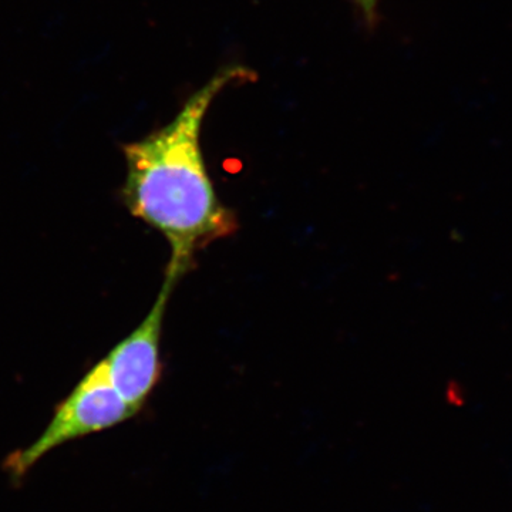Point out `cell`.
I'll return each mask as SVG.
<instances>
[{"label":"cell","mask_w":512,"mask_h":512,"mask_svg":"<svg viewBox=\"0 0 512 512\" xmlns=\"http://www.w3.org/2000/svg\"><path fill=\"white\" fill-rule=\"evenodd\" d=\"M178 279L165 274L163 288L143 322L101 359L111 384L138 412L161 377V333L167 303Z\"/></svg>","instance_id":"3"},{"label":"cell","mask_w":512,"mask_h":512,"mask_svg":"<svg viewBox=\"0 0 512 512\" xmlns=\"http://www.w3.org/2000/svg\"><path fill=\"white\" fill-rule=\"evenodd\" d=\"M130 406L111 384L99 362L77 383L72 393L56 407L49 426L26 448L13 451L3 461L12 481H22L50 451L80 437L111 429L133 417Z\"/></svg>","instance_id":"2"},{"label":"cell","mask_w":512,"mask_h":512,"mask_svg":"<svg viewBox=\"0 0 512 512\" xmlns=\"http://www.w3.org/2000/svg\"><path fill=\"white\" fill-rule=\"evenodd\" d=\"M249 77L238 67L222 70L192 94L171 123L124 147V204L167 239L171 258L165 274L178 281L191 271L198 252L238 231L237 215L222 204L205 167L201 128L218 94Z\"/></svg>","instance_id":"1"},{"label":"cell","mask_w":512,"mask_h":512,"mask_svg":"<svg viewBox=\"0 0 512 512\" xmlns=\"http://www.w3.org/2000/svg\"><path fill=\"white\" fill-rule=\"evenodd\" d=\"M356 3L360 6V9L363 10V13H365L367 18L373 19V16H375L377 0H356Z\"/></svg>","instance_id":"4"}]
</instances>
